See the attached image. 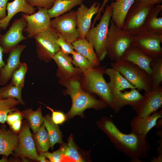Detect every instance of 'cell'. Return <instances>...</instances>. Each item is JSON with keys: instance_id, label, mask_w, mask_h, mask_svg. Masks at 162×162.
I'll return each mask as SVG.
<instances>
[{"instance_id": "cell-1", "label": "cell", "mask_w": 162, "mask_h": 162, "mask_svg": "<svg viewBox=\"0 0 162 162\" xmlns=\"http://www.w3.org/2000/svg\"><path fill=\"white\" fill-rule=\"evenodd\" d=\"M97 124L107 135L114 148L130 158L131 162H142L141 159L148 156L151 147L146 139L131 133H123L109 117L101 118Z\"/></svg>"}, {"instance_id": "cell-2", "label": "cell", "mask_w": 162, "mask_h": 162, "mask_svg": "<svg viewBox=\"0 0 162 162\" xmlns=\"http://www.w3.org/2000/svg\"><path fill=\"white\" fill-rule=\"evenodd\" d=\"M58 83L66 88L63 91L64 95H69L71 99V107L66 115L68 119L76 115L83 116V112L88 108L100 110L107 106L104 101L97 99L92 94L83 90L80 79L59 80Z\"/></svg>"}, {"instance_id": "cell-3", "label": "cell", "mask_w": 162, "mask_h": 162, "mask_svg": "<svg viewBox=\"0 0 162 162\" xmlns=\"http://www.w3.org/2000/svg\"><path fill=\"white\" fill-rule=\"evenodd\" d=\"M106 69L105 66L94 67L85 74H82L80 83L83 90L97 95L112 108L111 93L104 77Z\"/></svg>"}, {"instance_id": "cell-4", "label": "cell", "mask_w": 162, "mask_h": 162, "mask_svg": "<svg viewBox=\"0 0 162 162\" xmlns=\"http://www.w3.org/2000/svg\"><path fill=\"white\" fill-rule=\"evenodd\" d=\"M112 13L110 5H107L96 26L91 27L85 38L92 45L100 62L103 61L106 56V43Z\"/></svg>"}, {"instance_id": "cell-5", "label": "cell", "mask_w": 162, "mask_h": 162, "mask_svg": "<svg viewBox=\"0 0 162 162\" xmlns=\"http://www.w3.org/2000/svg\"><path fill=\"white\" fill-rule=\"evenodd\" d=\"M133 34L118 27L111 19L106 43V56L113 62L120 59L132 44Z\"/></svg>"}, {"instance_id": "cell-6", "label": "cell", "mask_w": 162, "mask_h": 162, "mask_svg": "<svg viewBox=\"0 0 162 162\" xmlns=\"http://www.w3.org/2000/svg\"><path fill=\"white\" fill-rule=\"evenodd\" d=\"M110 65L139 92L142 90L146 92L151 89V76L137 65L121 59L112 62Z\"/></svg>"}, {"instance_id": "cell-7", "label": "cell", "mask_w": 162, "mask_h": 162, "mask_svg": "<svg viewBox=\"0 0 162 162\" xmlns=\"http://www.w3.org/2000/svg\"><path fill=\"white\" fill-rule=\"evenodd\" d=\"M60 34L50 27L34 36L37 56L40 60L45 63L50 62L54 55L61 50L57 42Z\"/></svg>"}, {"instance_id": "cell-8", "label": "cell", "mask_w": 162, "mask_h": 162, "mask_svg": "<svg viewBox=\"0 0 162 162\" xmlns=\"http://www.w3.org/2000/svg\"><path fill=\"white\" fill-rule=\"evenodd\" d=\"M162 35L142 30L133 35L132 45L153 60L162 58Z\"/></svg>"}, {"instance_id": "cell-9", "label": "cell", "mask_w": 162, "mask_h": 162, "mask_svg": "<svg viewBox=\"0 0 162 162\" xmlns=\"http://www.w3.org/2000/svg\"><path fill=\"white\" fill-rule=\"evenodd\" d=\"M155 5L135 1L126 15L122 29L133 35L143 30L147 17Z\"/></svg>"}, {"instance_id": "cell-10", "label": "cell", "mask_w": 162, "mask_h": 162, "mask_svg": "<svg viewBox=\"0 0 162 162\" xmlns=\"http://www.w3.org/2000/svg\"><path fill=\"white\" fill-rule=\"evenodd\" d=\"M50 27L58 31L68 42L72 43L79 38L76 11H70L55 17L51 20Z\"/></svg>"}, {"instance_id": "cell-11", "label": "cell", "mask_w": 162, "mask_h": 162, "mask_svg": "<svg viewBox=\"0 0 162 162\" xmlns=\"http://www.w3.org/2000/svg\"><path fill=\"white\" fill-rule=\"evenodd\" d=\"M29 125L26 120L22 123L18 133L19 143L12 154L15 158L22 159L28 158L38 161V154L32 134L30 130Z\"/></svg>"}, {"instance_id": "cell-12", "label": "cell", "mask_w": 162, "mask_h": 162, "mask_svg": "<svg viewBox=\"0 0 162 162\" xmlns=\"http://www.w3.org/2000/svg\"><path fill=\"white\" fill-rule=\"evenodd\" d=\"M27 24L25 19L22 17L14 20L5 33L0 34V46L3 53H9L20 42L27 39L23 34Z\"/></svg>"}, {"instance_id": "cell-13", "label": "cell", "mask_w": 162, "mask_h": 162, "mask_svg": "<svg viewBox=\"0 0 162 162\" xmlns=\"http://www.w3.org/2000/svg\"><path fill=\"white\" fill-rule=\"evenodd\" d=\"M162 104V87L160 84L154 89L145 92L144 95L134 110L136 116L145 117L157 111Z\"/></svg>"}, {"instance_id": "cell-14", "label": "cell", "mask_w": 162, "mask_h": 162, "mask_svg": "<svg viewBox=\"0 0 162 162\" xmlns=\"http://www.w3.org/2000/svg\"><path fill=\"white\" fill-rule=\"evenodd\" d=\"M38 11L32 14L22 13V16L27 22V26L23 30L28 38H33L37 33L50 27L51 18L48 9L37 8Z\"/></svg>"}, {"instance_id": "cell-15", "label": "cell", "mask_w": 162, "mask_h": 162, "mask_svg": "<svg viewBox=\"0 0 162 162\" xmlns=\"http://www.w3.org/2000/svg\"><path fill=\"white\" fill-rule=\"evenodd\" d=\"M52 59L57 65L56 75L59 80L81 79L82 74L78 68L74 66L72 58L68 54L60 50L54 55Z\"/></svg>"}, {"instance_id": "cell-16", "label": "cell", "mask_w": 162, "mask_h": 162, "mask_svg": "<svg viewBox=\"0 0 162 162\" xmlns=\"http://www.w3.org/2000/svg\"><path fill=\"white\" fill-rule=\"evenodd\" d=\"M143 97L136 88L128 91H117L111 93L112 108L115 112L118 113L126 105L130 106L134 110Z\"/></svg>"}, {"instance_id": "cell-17", "label": "cell", "mask_w": 162, "mask_h": 162, "mask_svg": "<svg viewBox=\"0 0 162 162\" xmlns=\"http://www.w3.org/2000/svg\"><path fill=\"white\" fill-rule=\"evenodd\" d=\"M162 117V108L145 117L135 116L130 122L131 133L146 139L148 133L156 126L158 119Z\"/></svg>"}, {"instance_id": "cell-18", "label": "cell", "mask_w": 162, "mask_h": 162, "mask_svg": "<svg viewBox=\"0 0 162 162\" xmlns=\"http://www.w3.org/2000/svg\"><path fill=\"white\" fill-rule=\"evenodd\" d=\"M100 6V2H94L89 8L82 4L76 11L77 21L79 30L78 39L85 38L91 27L93 16L97 14Z\"/></svg>"}, {"instance_id": "cell-19", "label": "cell", "mask_w": 162, "mask_h": 162, "mask_svg": "<svg viewBox=\"0 0 162 162\" xmlns=\"http://www.w3.org/2000/svg\"><path fill=\"white\" fill-rule=\"evenodd\" d=\"M26 47L25 45H18L9 53L7 63L0 70V85H6L11 78L14 72L21 63L20 56Z\"/></svg>"}, {"instance_id": "cell-20", "label": "cell", "mask_w": 162, "mask_h": 162, "mask_svg": "<svg viewBox=\"0 0 162 162\" xmlns=\"http://www.w3.org/2000/svg\"><path fill=\"white\" fill-rule=\"evenodd\" d=\"M0 126V155L8 157L12 154L19 143L18 133L10 128L8 129L4 124Z\"/></svg>"}, {"instance_id": "cell-21", "label": "cell", "mask_w": 162, "mask_h": 162, "mask_svg": "<svg viewBox=\"0 0 162 162\" xmlns=\"http://www.w3.org/2000/svg\"><path fill=\"white\" fill-rule=\"evenodd\" d=\"M6 17L0 21V28L5 30L8 26L12 17L18 12L32 14L36 12V9L28 4L26 0H14L7 4Z\"/></svg>"}, {"instance_id": "cell-22", "label": "cell", "mask_w": 162, "mask_h": 162, "mask_svg": "<svg viewBox=\"0 0 162 162\" xmlns=\"http://www.w3.org/2000/svg\"><path fill=\"white\" fill-rule=\"evenodd\" d=\"M120 59L130 62L145 70L150 76V64L152 60L132 44L126 50Z\"/></svg>"}, {"instance_id": "cell-23", "label": "cell", "mask_w": 162, "mask_h": 162, "mask_svg": "<svg viewBox=\"0 0 162 162\" xmlns=\"http://www.w3.org/2000/svg\"><path fill=\"white\" fill-rule=\"evenodd\" d=\"M111 20L119 28L123 26L126 15L135 0H111Z\"/></svg>"}, {"instance_id": "cell-24", "label": "cell", "mask_w": 162, "mask_h": 162, "mask_svg": "<svg viewBox=\"0 0 162 162\" xmlns=\"http://www.w3.org/2000/svg\"><path fill=\"white\" fill-rule=\"evenodd\" d=\"M105 74L108 75L110 77V81L107 83L111 93L115 91L124 90L126 89L136 88L118 71L114 68H106Z\"/></svg>"}, {"instance_id": "cell-25", "label": "cell", "mask_w": 162, "mask_h": 162, "mask_svg": "<svg viewBox=\"0 0 162 162\" xmlns=\"http://www.w3.org/2000/svg\"><path fill=\"white\" fill-rule=\"evenodd\" d=\"M162 11V5L154 6L147 17L143 30L162 35V17H157Z\"/></svg>"}, {"instance_id": "cell-26", "label": "cell", "mask_w": 162, "mask_h": 162, "mask_svg": "<svg viewBox=\"0 0 162 162\" xmlns=\"http://www.w3.org/2000/svg\"><path fill=\"white\" fill-rule=\"evenodd\" d=\"M71 44L75 51L88 59L95 66H100V62L93 46L85 38L78 39Z\"/></svg>"}, {"instance_id": "cell-27", "label": "cell", "mask_w": 162, "mask_h": 162, "mask_svg": "<svg viewBox=\"0 0 162 162\" xmlns=\"http://www.w3.org/2000/svg\"><path fill=\"white\" fill-rule=\"evenodd\" d=\"M84 0H56L53 5L48 10L50 18H55L68 11L73 8L80 5Z\"/></svg>"}, {"instance_id": "cell-28", "label": "cell", "mask_w": 162, "mask_h": 162, "mask_svg": "<svg viewBox=\"0 0 162 162\" xmlns=\"http://www.w3.org/2000/svg\"><path fill=\"white\" fill-rule=\"evenodd\" d=\"M21 112L23 118L27 121L33 132L37 131L44 121V117L42 113L41 106L40 105L35 111L29 108Z\"/></svg>"}, {"instance_id": "cell-29", "label": "cell", "mask_w": 162, "mask_h": 162, "mask_svg": "<svg viewBox=\"0 0 162 162\" xmlns=\"http://www.w3.org/2000/svg\"><path fill=\"white\" fill-rule=\"evenodd\" d=\"M44 117V124L49 136L50 147L52 149L56 144L58 143L62 144L63 143L62 132L58 125L52 122L50 115L47 114Z\"/></svg>"}, {"instance_id": "cell-30", "label": "cell", "mask_w": 162, "mask_h": 162, "mask_svg": "<svg viewBox=\"0 0 162 162\" xmlns=\"http://www.w3.org/2000/svg\"><path fill=\"white\" fill-rule=\"evenodd\" d=\"M36 150L39 152H48L50 147L47 132L44 123L37 131L32 135Z\"/></svg>"}, {"instance_id": "cell-31", "label": "cell", "mask_w": 162, "mask_h": 162, "mask_svg": "<svg viewBox=\"0 0 162 162\" xmlns=\"http://www.w3.org/2000/svg\"><path fill=\"white\" fill-rule=\"evenodd\" d=\"M20 104L19 101L15 98L2 99L0 97V123L4 124L8 114L16 110L17 109L16 106Z\"/></svg>"}, {"instance_id": "cell-32", "label": "cell", "mask_w": 162, "mask_h": 162, "mask_svg": "<svg viewBox=\"0 0 162 162\" xmlns=\"http://www.w3.org/2000/svg\"><path fill=\"white\" fill-rule=\"evenodd\" d=\"M61 145L62 146L60 148L61 149L63 156L71 158L75 162L84 161L71 137H69L67 144L63 143Z\"/></svg>"}, {"instance_id": "cell-33", "label": "cell", "mask_w": 162, "mask_h": 162, "mask_svg": "<svg viewBox=\"0 0 162 162\" xmlns=\"http://www.w3.org/2000/svg\"><path fill=\"white\" fill-rule=\"evenodd\" d=\"M152 72L151 89L156 88L162 81V58L153 60L150 64Z\"/></svg>"}, {"instance_id": "cell-34", "label": "cell", "mask_w": 162, "mask_h": 162, "mask_svg": "<svg viewBox=\"0 0 162 162\" xmlns=\"http://www.w3.org/2000/svg\"><path fill=\"white\" fill-rule=\"evenodd\" d=\"M23 87L9 84L0 88V97L2 99L15 98L18 100L20 104L25 105L21 96Z\"/></svg>"}, {"instance_id": "cell-35", "label": "cell", "mask_w": 162, "mask_h": 162, "mask_svg": "<svg viewBox=\"0 0 162 162\" xmlns=\"http://www.w3.org/2000/svg\"><path fill=\"white\" fill-rule=\"evenodd\" d=\"M72 55L73 65L78 68L83 74H85L95 67L91 61L78 52L75 51Z\"/></svg>"}, {"instance_id": "cell-36", "label": "cell", "mask_w": 162, "mask_h": 162, "mask_svg": "<svg viewBox=\"0 0 162 162\" xmlns=\"http://www.w3.org/2000/svg\"><path fill=\"white\" fill-rule=\"evenodd\" d=\"M27 70V66L26 64L21 62L19 67L14 72L10 83L23 87Z\"/></svg>"}, {"instance_id": "cell-37", "label": "cell", "mask_w": 162, "mask_h": 162, "mask_svg": "<svg viewBox=\"0 0 162 162\" xmlns=\"http://www.w3.org/2000/svg\"><path fill=\"white\" fill-rule=\"evenodd\" d=\"M56 0H26L28 4L33 7L37 6L48 10L53 5Z\"/></svg>"}, {"instance_id": "cell-38", "label": "cell", "mask_w": 162, "mask_h": 162, "mask_svg": "<svg viewBox=\"0 0 162 162\" xmlns=\"http://www.w3.org/2000/svg\"><path fill=\"white\" fill-rule=\"evenodd\" d=\"M57 42L61 50L65 53L72 55L74 52L75 50L71 43L67 42L61 34L58 38Z\"/></svg>"}, {"instance_id": "cell-39", "label": "cell", "mask_w": 162, "mask_h": 162, "mask_svg": "<svg viewBox=\"0 0 162 162\" xmlns=\"http://www.w3.org/2000/svg\"><path fill=\"white\" fill-rule=\"evenodd\" d=\"M49 160L50 162H60L63 160L64 156L61 149L60 148L57 151L51 153L48 152H39Z\"/></svg>"}, {"instance_id": "cell-40", "label": "cell", "mask_w": 162, "mask_h": 162, "mask_svg": "<svg viewBox=\"0 0 162 162\" xmlns=\"http://www.w3.org/2000/svg\"><path fill=\"white\" fill-rule=\"evenodd\" d=\"M43 104L52 112L51 119L55 124L57 125L61 124L65 121L66 118V115L63 112L58 111H55L51 108Z\"/></svg>"}, {"instance_id": "cell-41", "label": "cell", "mask_w": 162, "mask_h": 162, "mask_svg": "<svg viewBox=\"0 0 162 162\" xmlns=\"http://www.w3.org/2000/svg\"><path fill=\"white\" fill-rule=\"evenodd\" d=\"M23 118L21 111L17 109L14 111L10 112L8 114L6 122L10 126L16 120H22Z\"/></svg>"}, {"instance_id": "cell-42", "label": "cell", "mask_w": 162, "mask_h": 162, "mask_svg": "<svg viewBox=\"0 0 162 162\" xmlns=\"http://www.w3.org/2000/svg\"><path fill=\"white\" fill-rule=\"evenodd\" d=\"M8 0H0V19H4L7 16L6 8Z\"/></svg>"}, {"instance_id": "cell-43", "label": "cell", "mask_w": 162, "mask_h": 162, "mask_svg": "<svg viewBox=\"0 0 162 162\" xmlns=\"http://www.w3.org/2000/svg\"><path fill=\"white\" fill-rule=\"evenodd\" d=\"M109 1V0H103V2L100 6L99 10L97 13V15L94 18L91 26H94L96 21L100 18L101 13L104 11V8Z\"/></svg>"}, {"instance_id": "cell-44", "label": "cell", "mask_w": 162, "mask_h": 162, "mask_svg": "<svg viewBox=\"0 0 162 162\" xmlns=\"http://www.w3.org/2000/svg\"><path fill=\"white\" fill-rule=\"evenodd\" d=\"M22 120L21 119H18L14 122L10 126V129L14 132L18 133L21 127Z\"/></svg>"}, {"instance_id": "cell-45", "label": "cell", "mask_w": 162, "mask_h": 162, "mask_svg": "<svg viewBox=\"0 0 162 162\" xmlns=\"http://www.w3.org/2000/svg\"><path fill=\"white\" fill-rule=\"evenodd\" d=\"M135 1L144 4H160L162 2V0H135Z\"/></svg>"}, {"instance_id": "cell-46", "label": "cell", "mask_w": 162, "mask_h": 162, "mask_svg": "<svg viewBox=\"0 0 162 162\" xmlns=\"http://www.w3.org/2000/svg\"><path fill=\"white\" fill-rule=\"evenodd\" d=\"M1 30V29L0 28V32ZM3 50L0 46V72L1 69L4 66L5 64L3 60Z\"/></svg>"}, {"instance_id": "cell-47", "label": "cell", "mask_w": 162, "mask_h": 162, "mask_svg": "<svg viewBox=\"0 0 162 162\" xmlns=\"http://www.w3.org/2000/svg\"><path fill=\"white\" fill-rule=\"evenodd\" d=\"M46 158L42 154L39 153L38 157V161L40 162H50L46 159Z\"/></svg>"}, {"instance_id": "cell-48", "label": "cell", "mask_w": 162, "mask_h": 162, "mask_svg": "<svg viewBox=\"0 0 162 162\" xmlns=\"http://www.w3.org/2000/svg\"><path fill=\"white\" fill-rule=\"evenodd\" d=\"M162 154H159L157 158H152L151 160L152 162H162Z\"/></svg>"}, {"instance_id": "cell-49", "label": "cell", "mask_w": 162, "mask_h": 162, "mask_svg": "<svg viewBox=\"0 0 162 162\" xmlns=\"http://www.w3.org/2000/svg\"><path fill=\"white\" fill-rule=\"evenodd\" d=\"M8 157L2 155V158L0 159V162H9V160H8Z\"/></svg>"}, {"instance_id": "cell-50", "label": "cell", "mask_w": 162, "mask_h": 162, "mask_svg": "<svg viewBox=\"0 0 162 162\" xmlns=\"http://www.w3.org/2000/svg\"><path fill=\"white\" fill-rule=\"evenodd\" d=\"M1 20V19H0V21Z\"/></svg>"}]
</instances>
